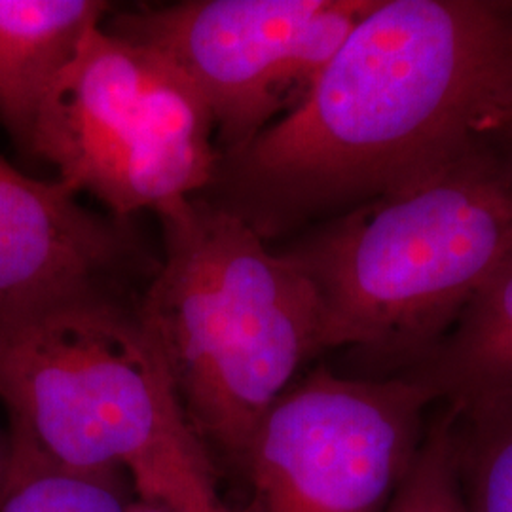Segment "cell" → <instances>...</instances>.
Here are the masks:
<instances>
[{
  "label": "cell",
  "mask_w": 512,
  "mask_h": 512,
  "mask_svg": "<svg viewBox=\"0 0 512 512\" xmlns=\"http://www.w3.org/2000/svg\"><path fill=\"white\" fill-rule=\"evenodd\" d=\"M511 101L512 0H376L306 99L219 152L196 198L272 245L425 181Z\"/></svg>",
  "instance_id": "obj_1"
},
{
  "label": "cell",
  "mask_w": 512,
  "mask_h": 512,
  "mask_svg": "<svg viewBox=\"0 0 512 512\" xmlns=\"http://www.w3.org/2000/svg\"><path fill=\"white\" fill-rule=\"evenodd\" d=\"M10 444L71 473H120L173 512H234L126 285H88L0 313Z\"/></svg>",
  "instance_id": "obj_2"
},
{
  "label": "cell",
  "mask_w": 512,
  "mask_h": 512,
  "mask_svg": "<svg viewBox=\"0 0 512 512\" xmlns=\"http://www.w3.org/2000/svg\"><path fill=\"white\" fill-rule=\"evenodd\" d=\"M308 275L332 351L363 378L401 376L439 344L512 255V131L492 129L412 188L275 247Z\"/></svg>",
  "instance_id": "obj_3"
},
{
  "label": "cell",
  "mask_w": 512,
  "mask_h": 512,
  "mask_svg": "<svg viewBox=\"0 0 512 512\" xmlns=\"http://www.w3.org/2000/svg\"><path fill=\"white\" fill-rule=\"evenodd\" d=\"M154 215L164 251L139 315L215 467L241 476L266 412L332 351L329 315L308 275L238 217L196 196Z\"/></svg>",
  "instance_id": "obj_4"
},
{
  "label": "cell",
  "mask_w": 512,
  "mask_h": 512,
  "mask_svg": "<svg viewBox=\"0 0 512 512\" xmlns=\"http://www.w3.org/2000/svg\"><path fill=\"white\" fill-rule=\"evenodd\" d=\"M33 160L129 219L202 194L219 148L198 86L164 54L101 23L44 101Z\"/></svg>",
  "instance_id": "obj_5"
},
{
  "label": "cell",
  "mask_w": 512,
  "mask_h": 512,
  "mask_svg": "<svg viewBox=\"0 0 512 512\" xmlns=\"http://www.w3.org/2000/svg\"><path fill=\"white\" fill-rule=\"evenodd\" d=\"M435 404L404 378L319 365L266 412L249 444L234 512H387Z\"/></svg>",
  "instance_id": "obj_6"
},
{
  "label": "cell",
  "mask_w": 512,
  "mask_h": 512,
  "mask_svg": "<svg viewBox=\"0 0 512 512\" xmlns=\"http://www.w3.org/2000/svg\"><path fill=\"white\" fill-rule=\"evenodd\" d=\"M376 0H184L112 10L103 27L164 54L203 93L219 152L296 109Z\"/></svg>",
  "instance_id": "obj_7"
},
{
  "label": "cell",
  "mask_w": 512,
  "mask_h": 512,
  "mask_svg": "<svg viewBox=\"0 0 512 512\" xmlns=\"http://www.w3.org/2000/svg\"><path fill=\"white\" fill-rule=\"evenodd\" d=\"M158 264L129 219L88 209L59 181L0 156V313L88 285L135 287Z\"/></svg>",
  "instance_id": "obj_8"
},
{
  "label": "cell",
  "mask_w": 512,
  "mask_h": 512,
  "mask_svg": "<svg viewBox=\"0 0 512 512\" xmlns=\"http://www.w3.org/2000/svg\"><path fill=\"white\" fill-rule=\"evenodd\" d=\"M112 10L105 0H0V126L21 156L33 160L48 93Z\"/></svg>",
  "instance_id": "obj_9"
},
{
  "label": "cell",
  "mask_w": 512,
  "mask_h": 512,
  "mask_svg": "<svg viewBox=\"0 0 512 512\" xmlns=\"http://www.w3.org/2000/svg\"><path fill=\"white\" fill-rule=\"evenodd\" d=\"M401 376L456 412L512 403V255L439 344Z\"/></svg>",
  "instance_id": "obj_10"
},
{
  "label": "cell",
  "mask_w": 512,
  "mask_h": 512,
  "mask_svg": "<svg viewBox=\"0 0 512 512\" xmlns=\"http://www.w3.org/2000/svg\"><path fill=\"white\" fill-rule=\"evenodd\" d=\"M452 412L467 509L512 512V403Z\"/></svg>",
  "instance_id": "obj_11"
},
{
  "label": "cell",
  "mask_w": 512,
  "mask_h": 512,
  "mask_svg": "<svg viewBox=\"0 0 512 512\" xmlns=\"http://www.w3.org/2000/svg\"><path fill=\"white\" fill-rule=\"evenodd\" d=\"M131 497L128 478L120 473L63 471L12 446L2 512H126Z\"/></svg>",
  "instance_id": "obj_12"
},
{
  "label": "cell",
  "mask_w": 512,
  "mask_h": 512,
  "mask_svg": "<svg viewBox=\"0 0 512 512\" xmlns=\"http://www.w3.org/2000/svg\"><path fill=\"white\" fill-rule=\"evenodd\" d=\"M387 512H469L459 480L454 412L442 404L425 429Z\"/></svg>",
  "instance_id": "obj_13"
},
{
  "label": "cell",
  "mask_w": 512,
  "mask_h": 512,
  "mask_svg": "<svg viewBox=\"0 0 512 512\" xmlns=\"http://www.w3.org/2000/svg\"><path fill=\"white\" fill-rule=\"evenodd\" d=\"M10 471H12V446H10V435L6 427H0V512L8 494L10 484Z\"/></svg>",
  "instance_id": "obj_14"
},
{
  "label": "cell",
  "mask_w": 512,
  "mask_h": 512,
  "mask_svg": "<svg viewBox=\"0 0 512 512\" xmlns=\"http://www.w3.org/2000/svg\"><path fill=\"white\" fill-rule=\"evenodd\" d=\"M126 512H173L171 509H167V507H162V505H158V503H152V501H147V499H139V497H131V501L128 503V509Z\"/></svg>",
  "instance_id": "obj_15"
},
{
  "label": "cell",
  "mask_w": 512,
  "mask_h": 512,
  "mask_svg": "<svg viewBox=\"0 0 512 512\" xmlns=\"http://www.w3.org/2000/svg\"><path fill=\"white\" fill-rule=\"evenodd\" d=\"M499 129H509V131H512V101L509 103V109L505 110V114H503V120H501Z\"/></svg>",
  "instance_id": "obj_16"
}]
</instances>
